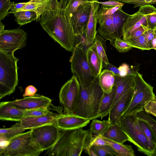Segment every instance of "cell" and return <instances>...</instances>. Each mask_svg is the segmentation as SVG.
Returning a JSON list of instances; mask_svg holds the SVG:
<instances>
[{"mask_svg":"<svg viewBox=\"0 0 156 156\" xmlns=\"http://www.w3.org/2000/svg\"><path fill=\"white\" fill-rule=\"evenodd\" d=\"M119 69L120 71V76H124L131 73L129 72V69L128 65L126 64H122L119 67Z\"/></svg>","mask_w":156,"mask_h":156,"instance_id":"50","label":"cell"},{"mask_svg":"<svg viewBox=\"0 0 156 156\" xmlns=\"http://www.w3.org/2000/svg\"><path fill=\"white\" fill-rule=\"evenodd\" d=\"M123 5L114 6H107L101 5L99 11L105 15H112L118 10L122 9Z\"/></svg>","mask_w":156,"mask_h":156,"instance_id":"41","label":"cell"},{"mask_svg":"<svg viewBox=\"0 0 156 156\" xmlns=\"http://www.w3.org/2000/svg\"><path fill=\"white\" fill-rule=\"evenodd\" d=\"M114 0V1H118V2H121V1L122 0Z\"/></svg>","mask_w":156,"mask_h":156,"instance_id":"56","label":"cell"},{"mask_svg":"<svg viewBox=\"0 0 156 156\" xmlns=\"http://www.w3.org/2000/svg\"><path fill=\"white\" fill-rule=\"evenodd\" d=\"M91 2L79 6L70 16L76 36L82 37L84 33L90 15Z\"/></svg>","mask_w":156,"mask_h":156,"instance_id":"13","label":"cell"},{"mask_svg":"<svg viewBox=\"0 0 156 156\" xmlns=\"http://www.w3.org/2000/svg\"><path fill=\"white\" fill-rule=\"evenodd\" d=\"M51 0H30V2H35L44 4H46Z\"/></svg>","mask_w":156,"mask_h":156,"instance_id":"53","label":"cell"},{"mask_svg":"<svg viewBox=\"0 0 156 156\" xmlns=\"http://www.w3.org/2000/svg\"><path fill=\"white\" fill-rule=\"evenodd\" d=\"M99 3L101 5L107 6H114L119 5H124L123 3L112 0L103 2H99Z\"/></svg>","mask_w":156,"mask_h":156,"instance_id":"49","label":"cell"},{"mask_svg":"<svg viewBox=\"0 0 156 156\" xmlns=\"http://www.w3.org/2000/svg\"><path fill=\"white\" fill-rule=\"evenodd\" d=\"M9 141L8 145L0 148V156H38L42 152L33 144L30 130Z\"/></svg>","mask_w":156,"mask_h":156,"instance_id":"7","label":"cell"},{"mask_svg":"<svg viewBox=\"0 0 156 156\" xmlns=\"http://www.w3.org/2000/svg\"><path fill=\"white\" fill-rule=\"evenodd\" d=\"M104 94L98 77L95 78L90 85L80 87V101L74 114L90 120L98 118L99 109Z\"/></svg>","mask_w":156,"mask_h":156,"instance_id":"4","label":"cell"},{"mask_svg":"<svg viewBox=\"0 0 156 156\" xmlns=\"http://www.w3.org/2000/svg\"><path fill=\"white\" fill-rule=\"evenodd\" d=\"M111 124L109 120L101 121L94 119L90 124V131L93 137L102 136L106 131Z\"/></svg>","mask_w":156,"mask_h":156,"instance_id":"27","label":"cell"},{"mask_svg":"<svg viewBox=\"0 0 156 156\" xmlns=\"http://www.w3.org/2000/svg\"><path fill=\"white\" fill-rule=\"evenodd\" d=\"M105 69L113 72L115 76H120V71L119 68L115 66L113 64L109 63L104 66Z\"/></svg>","mask_w":156,"mask_h":156,"instance_id":"48","label":"cell"},{"mask_svg":"<svg viewBox=\"0 0 156 156\" xmlns=\"http://www.w3.org/2000/svg\"><path fill=\"white\" fill-rule=\"evenodd\" d=\"M27 37V33L20 28L4 30L0 32V51L14 54L26 45Z\"/></svg>","mask_w":156,"mask_h":156,"instance_id":"11","label":"cell"},{"mask_svg":"<svg viewBox=\"0 0 156 156\" xmlns=\"http://www.w3.org/2000/svg\"><path fill=\"white\" fill-rule=\"evenodd\" d=\"M14 54L0 51V99L13 93L18 82L17 62Z\"/></svg>","mask_w":156,"mask_h":156,"instance_id":"5","label":"cell"},{"mask_svg":"<svg viewBox=\"0 0 156 156\" xmlns=\"http://www.w3.org/2000/svg\"><path fill=\"white\" fill-rule=\"evenodd\" d=\"M5 25L1 21H0V32L4 30L5 28Z\"/></svg>","mask_w":156,"mask_h":156,"instance_id":"55","label":"cell"},{"mask_svg":"<svg viewBox=\"0 0 156 156\" xmlns=\"http://www.w3.org/2000/svg\"><path fill=\"white\" fill-rule=\"evenodd\" d=\"M68 0H51L35 11L43 29L66 50L72 52L77 44L71 21L66 12Z\"/></svg>","mask_w":156,"mask_h":156,"instance_id":"1","label":"cell"},{"mask_svg":"<svg viewBox=\"0 0 156 156\" xmlns=\"http://www.w3.org/2000/svg\"><path fill=\"white\" fill-rule=\"evenodd\" d=\"M155 12V7L152 5H147L140 6L137 12L130 15L122 28L123 39L126 40L133 31L142 25L149 28L148 18L151 14Z\"/></svg>","mask_w":156,"mask_h":156,"instance_id":"12","label":"cell"},{"mask_svg":"<svg viewBox=\"0 0 156 156\" xmlns=\"http://www.w3.org/2000/svg\"><path fill=\"white\" fill-rule=\"evenodd\" d=\"M104 138L108 145H110L116 152L118 156H135L134 151L131 145L115 142Z\"/></svg>","mask_w":156,"mask_h":156,"instance_id":"28","label":"cell"},{"mask_svg":"<svg viewBox=\"0 0 156 156\" xmlns=\"http://www.w3.org/2000/svg\"><path fill=\"white\" fill-rule=\"evenodd\" d=\"M148 28H149L142 25L133 31L128 38L125 41L128 39L136 38L141 36L145 31Z\"/></svg>","mask_w":156,"mask_h":156,"instance_id":"43","label":"cell"},{"mask_svg":"<svg viewBox=\"0 0 156 156\" xmlns=\"http://www.w3.org/2000/svg\"><path fill=\"white\" fill-rule=\"evenodd\" d=\"M149 27L153 29L155 27H156V13L155 12L151 14L147 19Z\"/></svg>","mask_w":156,"mask_h":156,"instance_id":"47","label":"cell"},{"mask_svg":"<svg viewBox=\"0 0 156 156\" xmlns=\"http://www.w3.org/2000/svg\"><path fill=\"white\" fill-rule=\"evenodd\" d=\"M86 55L94 77H98L103 68L94 42L87 49Z\"/></svg>","mask_w":156,"mask_h":156,"instance_id":"22","label":"cell"},{"mask_svg":"<svg viewBox=\"0 0 156 156\" xmlns=\"http://www.w3.org/2000/svg\"><path fill=\"white\" fill-rule=\"evenodd\" d=\"M15 21L20 26L26 25L36 20L37 16L36 12L33 11H23L13 13Z\"/></svg>","mask_w":156,"mask_h":156,"instance_id":"29","label":"cell"},{"mask_svg":"<svg viewBox=\"0 0 156 156\" xmlns=\"http://www.w3.org/2000/svg\"><path fill=\"white\" fill-rule=\"evenodd\" d=\"M154 33V38L152 41V44L153 49L156 50V27H154L153 28Z\"/></svg>","mask_w":156,"mask_h":156,"instance_id":"51","label":"cell"},{"mask_svg":"<svg viewBox=\"0 0 156 156\" xmlns=\"http://www.w3.org/2000/svg\"><path fill=\"white\" fill-rule=\"evenodd\" d=\"M134 72L124 76H115L113 87L115 94L111 109L116 103L128 91L135 86Z\"/></svg>","mask_w":156,"mask_h":156,"instance_id":"18","label":"cell"},{"mask_svg":"<svg viewBox=\"0 0 156 156\" xmlns=\"http://www.w3.org/2000/svg\"><path fill=\"white\" fill-rule=\"evenodd\" d=\"M135 86L131 102L123 115L136 113L144 109L145 104L156 97L153 92V87L147 83L142 75L135 72Z\"/></svg>","mask_w":156,"mask_h":156,"instance_id":"8","label":"cell"},{"mask_svg":"<svg viewBox=\"0 0 156 156\" xmlns=\"http://www.w3.org/2000/svg\"><path fill=\"white\" fill-rule=\"evenodd\" d=\"M90 120L75 114L61 113L56 115L55 124L61 130H71L83 128Z\"/></svg>","mask_w":156,"mask_h":156,"instance_id":"14","label":"cell"},{"mask_svg":"<svg viewBox=\"0 0 156 156\" xmlns=\"http://www.w3.org/2000/svg\"><path fill=\"white\" fill-rule=\"evenodd\" d=\"M115 76L112 72L106 69L101 72L98 76L99 85L103 92H111L113 90L115 82Z\"/></svg>","mask_w":156,"mask_h":156,"instance_id":"24","label":"cell"},{"mask_svg":"<svg viewBox=\"0 0 156 156\" xmlns=\"http://www.w3.org/2000/svg\"><path fill=\"white\" fill-rule=\"evenodd\" d=\"M136 115L138 119L144 120L150 126L156 136V121L155 119L144 109L137 112Z\"/></svg>","mask_w":156,"mask_h":156,"instance_id":"36","label":"cell"},{"mask_svg":"<svg viewBox=\"0 0 156 156\" xmlns=\"http://www.w3.org/2000/svg\"><path fill=\"white\" fill-rule=\"evenodd\" d=\"M108 145L105 139L102 136L93 137L91 146L92 145L101 146Z\"/></svg>","mask_w":156,"mask_h":156,"instance_id":"44","label":"cell"},{"mask_svg":"<svg viewBox=\"0 0 156 156\" xmlns=\"http://www.w3.org/2000/svg\"><path fill=\"white\" fill-rule=\"evenodd\" d=\"M14 4V2H12L10 0H0V21L9 15V10Z\"/></svg>","mask_w":156,"mask_h":156,"instance_id":"37","label":"cell"},{"mask_svg":"<svg viewBox=\"0 0 156 156\" xmlns=\"http://www.w3.org/2000/svg\"><path fill=\"white\" fill-rule=\"evenodd\" d=\"M24 111V117L29 116H40L52 113L48 108H39Z\"/></svg>","mask_w":156,"mask_h":156,"instance_id":"39","label":"cell"},{"mask_svg":"<svg viewBox=\"0 0 156 156\" xmlns=\"http://www.w3.org/2000/svg\"><path fill=\"white\" fill-rule=\"evenodd\" d=\"M91 147L97 156H118L113 149L109 145H92Z\"/></svg>","mask_w":156,"mask_h":156,"instance_id":"33","label":"cell"},{"mask_svg":"<svg viewBox=\"0 0 156 156\" xmlns=\"http://www.w3.org/2000/svg\"><path fill=\"white\" fill-rule=\"evenodd\" d=\"M9 102L11 105L23 110L39 108H49L52 104L51 99L38 94Z\"/></svg>","mask_w":156,"mask_h":156,"instance_id":"15","label":"cell"},{"mask_svg":"<svg viewBox=\"0 0 156 156\" xmlns=\"http://www.w3.org/2000/svg\"><path fill=\"white\" fill-rule=\"evenodd\" d=\"M81 43L80 42L76 45L69 61L72 73L77 77L80 87L83 88L90 85L95 77L87 61V50L81 45Z\"/></svg>","mask_w":156,"mask_h":156,"instance_id":"6","label":"cell"},{"mask_svg":"<svg viewBox=\"0 0 156 156\" xmlns=\"http://www.w3.org/2000/svg\"><path fill=\"white\" fill-rule=\"evenodd\" d=\"M155 13H156V12H155Z\"/></svg>","mask_w":156,"mask_h":156,"instance_id":"57","label":"cell"},{"mask_svg":"<svg viewBox=\"0 0 156 156\" xmlns=\"http://www.w3.org/2000/svg\"><path fill=\"white\" fill-rule=\"evenodd\" d=\"M134 88L130 89L126 93L110 110L108 119L111 124H117L129 106L133 95Z\"/></svg>","mask_w":156,"mask_h":156,"instance_id":"17","label":"cell"},{"mask_svg":"<svg viewBox=\"0 0 156 156\" xmlns=\"http://www.w3.org/2000/svg\"><path fill=\"white\" fill-rule=\"evenodd\" d=\"M130 15L122 9L117 11L112 15L113 22L116 38L122 36V29L123 26Z\"/></svg>","mask_w":156,"mask_h":156,"instance_id":"26","label":"cell"},{"mask_svg":"<svg viewBox=\"0 0 156 156\" xmlns=\"http://www.w3.org/2000/svg\"><path fill=\"white\" fill-rule=\"evenodd\" d=\"M91 10L88 22L84 31L86 46L90 45L94 42L97 34L100 4L98 0H90Z\"/></svg>","mask_w":156,"mask_h":156,"instance_id":"16","label":"cell"},{"mask_svg":"<svg viewBox=\"0 0 156 156\" xmlns=\"http://www.w3.org/2000/svg\"><path fill=\"white\" fill-rule=\"evenodd\" d=\"M125 41L134 48L142 50H150L153 49L152 45L146 40L143 35L137 37L128 39Z\"/></svg>","mask_w":156,"mask_h":156,"instance_id":"32","label":"cell"},{"mask_svg":"<svg viewBox=\"0 0 156 156\" xmlns=\"http://www.w3.org/2000/svg\"><path fill=\"white\" fill-rule=\"evenodd\" d=\"M24 117V111L11 105L9 101L0 103V119L20 122Z\"/></svg>","mask_w":156,"mask_h":156,"instance_id":"21","label":"cell"},{"mask_svg":"<svg viewBox=\"0 0 156 156\" xmlns=\"http://www.w3.org/2000/svg\"><path fill=\"white\" fill-rule=\"evenodd\" d=\"M138 122L140 128L145 135L149 140L156 144V136L150 126L142 119H138Z\"/></svg>","mask_w":156,"mask_h":156,"instance_id":"35","label":"cell"},{"mask_svg":"<svg viewBox=\"0 0 156 156\" xmlns=\"http://www.w3.org/2000/svg\"><path fill=\"white\" fill-rule=\"evenodd\" d=\"M90 0H68L66 8V12L69 18L81 5L88 3Z\"/></svg>","mask_w":156,"mask_h":156,"instance_id":"34","label":"cell"},{"mask_svg":"<svg viewBox=\"0 0 156 156\" xmlns=\"http://www.w3.org/2000/svg\"><path fill=\"white\" fill-rule=\"evenodd\" d=\"M102 136L106 139L121 144H123L129 140L127 135L117 124H111Z\"/></svg>","mask_w":156,"mask_h":156,"instance_id":"23","label":"cell"},{"mask_svg":"<svg viewBox=\"0 0 156 156\" xmlns=\"http://www.w3.org/2000/svg\"><path fill=\"white\" fill-rule=\"evenodd\" d=\"M93 138L89 129L61 130L58 140L47 153L50 156H80L83 151L91 147Z\"/></svg>","mask_w":156,"mask_h":156,"instance_id":"2","label":"cell"},{"mask_svg":"<svg viewBox=\"0 0 156 156\" xmlns=\"http://www.w3.org/2000/svg\"><path fill=\"white\" fill-rule=\"evenodd\" d=\"M97 30L99 35L105 41H109L113 45L116 38L113 22L112 15H105L99 11Z\"/></svg>","mask_w":156,"mask_h":156,"instance_id":"19","label":"cell"},{"mask_svg":"<svg viewBox=\"0 0 156 156\" xmlns=\"http://www.w3.org/2000/svg\"><path fill=\"white\" fill-rule=\"evenodd\" d=\"M144 110L148 114L156 117V97L146 102Z\"/></svg>","mask_w":156,"mask_h":156,"instance_id":"40","label":"cell"},{"mask_svg":"<svg viewBox=\"0 0 156 156\" xmlns=\"http://www.w3.org/2000/svg\"><path fill=\"white\" fill-rule=\"evenodd\" d=\"M115 94V90L114 87L112 91L110 93L104 92L99 109L98 118L102 119L109 114L114 100Z\"/></svg>","mask_w":156,"mask_h":156,"instance_id":"25","label":"cell"},{"mask_svg":"<svg viewBox=\"0 0 156 156\" xmlns=\"http://www.w3.org/2000/svg\"><path fill=\"white\" fill-rule=\"evenodd\" d=\"M84 151L89 156H97V155L95 154L93 150L92 149L91 147L87 149Z\"/></svg>","mask_w":156,"mask_h":156,"instance_id":"52","label":"cell"},{"mask_svg":"<svg viewBox=\"0 0 156 156\" xmlns=\"http://www.w3.org/2000/svg\"><path fill=\"white\" fill-rule=\"evenodd\" d=\"M9 143V141L7 140H0V148H3L6 147Z\"/></svg>","mask_w":156,"mask_h":156,"instance_id":"54","label":"cell"},{"mask_svg":"<svg viewBox=\"0 0 156 156\" xmlns=\"http://www.w3.org/2000/svg\"><path fill=\"white\" fill-rule=\"evenodd\" d=\"M117 124L127 135L128 141L136 146L138 151L149 156H156V144L145 135L136 113L123 115Z\"/></svg>","mask_w":156,"mask_h":156,"instance_id":"3","label":"cell"},{"mask_svg":"<svg viewBox=\"0 0 156 156\" xmlns=\"http://www.w3.org/2000/svg\"><path fill=\"white\" fill-rule=\"evenodd\" d=\"M26 129L20 127L12 126L9 128L0 129V140H9L12 138L21 134Z\"/></svg>","mask_w":156,"mask_h":156,"instance_id":"31","label":"cell"},{"mask_svg":"<svg viewBox=\"0 0 156 156\" xmlns=\"http://www.w3.org/2000/svg\"><path fill=\"white\" fill-rule=\"evenodd\" d=\"M37 91V89L35 87L32 85H29L26 88L24 93L23 94V97L34 96L36 94Z\"/></svg>","mask_w":156,"mask_h":156,"instance_id":"46","label":"cell"},{"mask_svg":"<svg viewBox=\"0 0 156 156\" xmlns=\"http://www.w3.org/2000/svg\"><path fill=\"white\" fill-rule=\"evenodd\" d=\"M80 86L76 76L73 75L62 87L59 94L63 113L74 114L78 106Z\"/></svg>","mask_w":156,"mask_h":156,"instance_id":"9","label":"cell"},{"mask_svg":"<svg viewBox=\"0 0 156 156\" xmlns=\"http://www.w3.org/2000/svg\"><path fill=\"white\" fill-rule=\"evenodd\" d=\"M113 46L120 52H125L129 51L133 46L126 41L117 37L115 39Z\"/></svg>","mask_w":156,"mask_h":156,"instance_id":"38","label":"cell"},{"mask_svg":"<svg viewBox=\"0 0 156 156\" xmlns=\"http://www.w3.org/2000/svg\"><path fill=\"white\" fill-rule=\"evenodd\" d=\"M143 35L146 40L152 46V41L154 38L153 29L151 28L147 29L145 31Z\"/></svg>","mask_w":156,"mask_h":156,"instance_id":"45","label":"cell"},{"mask_svg":"<svg viewBox=\"0 0 156 156\" xmlns=\"http://www.w3.org/2000/svg\"><path fill=\"white\" fill-rule=\"evenodd\" d=\"M55 116L52 113L43 116L24 117L12 126L31 129L45 125L55 124Z\"/></svg>","mask_w":156,"mask_h":156,"instance_id":"20","label":"cell"},{"mask_svg":"<svg viewBox=\"0 0 156 156\" xmlns=\"http://www.w3.org/2000/svg\"><path fill=\"white\" fill-rule=\"evenodd\" d=\"M121 2L134 5V8L156 3V0H122Z\"/></svg>","mask_w":156,"mask_h":156,"instance_id":"42","label":"cell"},{"mask_svg":"<svg viewBox=\"0 0 156 156\" xmlns=\"http://www.w3.org/2000/svg\"><path fill=\"white\" fill-rule=\"evenodd\" d=\"M103 41H104L100 35L97 34L94 42L98 54L100 59L102 68L106 64L109 63L105 53Z\"/></svg>","mask_w":156,"mask_h":156,"instance_id":"30","label":"cell"},{"mask_svg":"<svg viewBox=\"0 0 156 156\" xmlns=\"http://www.w3.org/2000/svg\"><path fill=\"white\" fill-rule=\"evenodd\" d=\"M30 130L33 144L42 152L48 150L55 144L61 132L55 124L44 125Z\"/></svg>","mask_w":156,"mask_h":156,"instance_id":"10","label":"cell"}]
</instances>
